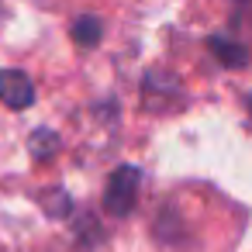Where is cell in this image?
<instances>
[{"instance_id": "cell-3", "label": "cell", "mask_w": 252, "mask_h": 252, "mask_svg": "<svg viewBox=\"0 0 252 252\" xmlns=\"http://www.w3.org/2000/svg\"><path fill=\"white\" fill-rule=\"evenodd\" d=\"M242 11L249 14V21H252V0H245V4H242Z\"/></svg>"}, {"instance_id": "cell-1", "label": "cell", "mask_w": 252, "mask_h": 252, "mask_svg": "<svg viewBox=\"0 0 252 252\" xmlns=\"http://www.w3.org/2000/svg\"><path fill=\"white\" fill-rule=\"evenodd\" d=\"M0 100H4L7 107H14V111L28 107V104L35 100L32 80H28L21 69H4V73H0Z\"/></svg>"}, {"instance_id": "cell-2", "label": "cell", "mask_w": 252, "mask_h": 252, "mask_svg": "<svg viewBox=\"0 0 252 252\" xmlns=\"http://www.w3.org/2000/svg\"><path fill=\"white\" fill-rule=\"evenodd\" d=\"M73 35H76V38H80L83 45H94V42L100 38V25H97L94 18H83V21H80V25L73 28Z\"/></svg>"}]
</instances>
